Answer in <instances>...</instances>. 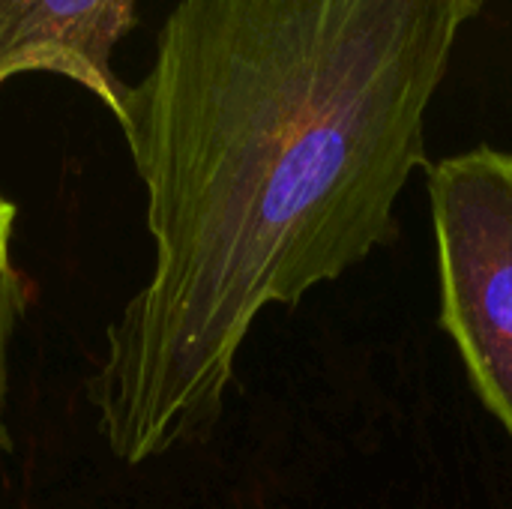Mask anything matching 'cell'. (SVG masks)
Here are the masks:
<instances>
[{
  "instance_id": "1",
  "label": "cell",
  "mask_w": 512,
  "mask_h": 509,
  "mask_svg": "<svg viewBox=\"0 0 512 509\" xmlns=\"http://www.w3.org/2000/svg\"><path fill=\"white\" fill-rule=\"evenodd\" d=\"M483 0H177L120 132L150 279L90 378L111 456L144 465L222 417L240 348L396 237L426 111Z\"/></svg>"
},
{
  "instance_id": "2",
  "label": "cell",
  "mask_w": 512,
  "mask_h": 509,
  "mask_svg": "<svg viewBox=\"0 0 512 509\" xmlns=\"http://www.w3.org/2000/svg\"><path fill=\"white\" fill-rule=\"evenodd\" d=\"M441 327L512 438V153L477 147L429 165Z\"/></svg>"
},
{
  "instance_id": "3",
  "label": "cell",
  "mask_w": 512,
  "mask_h": 509,
  "mask_svg": "<svg viewBox=\"0 0 512 509\" xmlns=\"http://www.w3.org/2000/svg\"><path fill=\"white\" fill-rule=\"evenodd\" d=\"M138 0H0V87L48 72L96 96L126 120L129 84L114 72V51L135 27Z\"/></svg>"
},
{
  "instance_id": "4",
  "label": "cell",
  "mask_w": 512,
  "mask_h": 509,
  "mask_svg": "<svg viewBox=\"0 0 512 509\" xmlns=\"http://www.w3.org/2000/svg\"><path fill=\"white\" fill-rule=\"evenodd\" d=\"M27 306V288L18 270L12 267L0 279V429H3V402H6V375H9V339L15 330V321L21 318Z\"/></svg>"
},
{
  "instance_id": "5",
  "label": "cell",
  "mask_w": 512,
  "mask_h": 509,
  "mask_svg": "<svg viewBox=\"0 0 512 509\" xmlns=\"http://www.w3.org/2000/svg\"><path fill=\"white\" fill-rule=\"evenodd\" d=\"M15 204L9 198L0 195V279L12 270L9 261V240H12V228H15Z\"/></svg>"
}]
</instances>
